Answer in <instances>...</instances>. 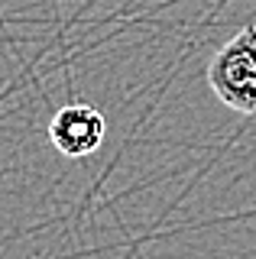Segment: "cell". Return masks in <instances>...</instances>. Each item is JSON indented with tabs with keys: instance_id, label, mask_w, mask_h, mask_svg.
I'll return each mask as SVG.
<instances>
[{
	"instance_id": "cell-2",
	"label": "cell",
	"mask_w": 256,
	"mask_h": 259,
	"mask_svg": "<svg viewBox=\"0 0 256 259\" xmlns=\"http://www.w3.org/2000/svg\"><path fill=\"white\" fill-rule=\"evenodd\" d=\"M107 136V120L91 104H65L49 120V140L65 159H88Z\"/></svg>"
},
{
	"instance_id": "cell-1",
	"label": "cell",
	"mask_w": 256,
	"mask_h": 259,
	"mask_svg": "<svg viewBox=\"0 0 256 259\" xmlns=\"http://www.w3.org/2000/svg\"><path fill=\"white\" fill-rule=\"evenodd\" d=\"M207 84L230 110L256 117V23L243 26L214 52Z\"/></svg>"
}]
</instances>
